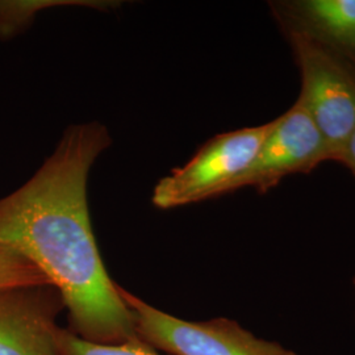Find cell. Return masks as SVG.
I'll return each mask as SVG.
<instances>
[{
    "mask_svg": "<svg viewBox=\"0 0 355 355\" xmlns=\"http://www.w3.org/2000/svg\"><path fill=\"white\" fill-rule=\"evenodd\" d=\"M111 144L101 123L73 125L36 174L0 199V248L36 267L61 293L69 330L98 343L137 336L119 284L104 266L89 217V170Z\"/></svg>",
    "mask_w": 355,
    "mask_h": 355,
    "instance_id": "1",
    "label": "cell"
},
{
    "mask_svg": "<svg viewBox=\"0 0 355 355\" xmlns=\"http://www.w3.org/2000/svg\"><path fill=\"white\" fill-rule=\"evenodd\" d=\"M136 334L168 355H299L282 343L261 338L239 321L216 318L190 321L170 315L119 286Z\"/></svg>",
    "mask_w": 355,
    "mask_h": 355,
    "instance_id": "2",
    "label": "cell"
},
{
    "mask_svg": "<svg viewBox=\"0 0 355 355\" xmlns=\"http://www.w3.org/2000/svg\"><path fill=\"white\" fill-rule=\"evenodd\" d=\"M288 36L302 74L299 101L337 161L355 130V64L290 26Z\"/></svg>",
    "mask_w": 355,
    "mask_h": 355,
    "instance_id": "3",
    "label": "cell"
},
{
    "mask_svg": "<svg viewBox=\"0 0 355 355\" xmlns=\"http://www.w3.org/2000/svg\"><path fill=\"white\" fill-rule=\"evenodd\" d=\"M272 127L274 120L217 135L186 165L157 183L153 204L170 209L232 192L234 182L252 166Z\"/></svg>",
    "mask_w": 355,
    "mask_h": 355,
    "instance_id": "4",
    "label": "cell"
},
{
    "mask_svg": "<svg viewBox=\"0 0 355 355\" xmlns=\"http://www.w3.org/2000/svg\"><path fill=\"white\" fill-rule=\"evenodd\" d=\"M325 161H331L329 148L297 99L286 114L274 120V127L253 164L234 182L232 191L243 187L266 191L283 178L308 173Z\"/></svg>",
    "mask_w": 355,
    "mask_h": 355,
    "instance_id": "5",
    "label": "cell"
},
{
    "mask_svg": "<svg viewBox=\"0 0 355 355\" xmlns=\"http://www.w3.org/2000/svg\"><path fill=\"white\" fill-rule=\"evenodd\" d=\"M64 311L60 291L51 284L0 290V355H61Z\"/></svg>",
    "mask_w": 355,
    "mask_h": 355,
    "instance_id": "6",
    "label": "cell"
},
{
    "mask_svg": "<svg viewBox=\"0 0 355 355\" xmlns=\"http://www.w3.org/2000/svg\"><path fill=\"white\" fill-rule=\"evenodd\" d=\"M287 26L355 64V0H299L284 4Z\"/></svg>",
    "mask_w": 355,
    "mask_h": 355,
    "instance_id": "7",
    "label": "cell"
},
{
    "mask_svg": "<svg viewBox=\"0 0 355 355\" xmlns=\"http://www.w3.org/2000/svg\"><path fill=\"white\" fill-rule=\"evenodd\" d=\"M61 355H168L154 349L149 343L135 336L124 343H91L71 330L62 329L60 336Z\"/></svg>",
    "mask_w": 355,
    "mask_h": 355,
    "instance_id": "8",
    "label": "cell"
},
{
    "mask_svg": "<svg viewBox=\"0 0 355 355\" xmlns=\"http://www.w3.org/2000/svg\"><path fill=\"white\" fill-rule=\"evenodd\" d=\"M61 4V1L12 0L0 1V38L16 36L32 23L36 13L44 8Z\"/></svg>",
    "mask_w": 355,
    "mask_h": 355,
    "instance_id": "9",
    "label": "cell"
},
{
    "mask_svg": "<svg viewBox=\"0 0 355 355\" xmlns=\"http://www.w3.org/2000/svg\"><path fill=\"white\" fill-rule=\"evenodd\" d=\"M44 284H49V282L31 262L0 248V290Z\"/></svg>",
    "mask_w": 355,
    "mask_h": 355,
    "instance_id": "10",
    "label": "cell"
},
{
    "mask_svg": "<svg viewBox=\"0 0 355 355\" xmlns=\"http://www.w3.org/2000/svg\"><path fill=\"white\" fill-rule=\"evenodd\" d=\"M337 162H341L346 167H349L355 175V130L350 136V139L345 144Z\"/></svg>",
    "mask_w": 355,
    "mask_h": 355,
    "instance_id": "11",
    "label": "cell"
},
{
    "mask_svg": "<svg viewBox=\"0 0 355 355\" xmlns=\"http://www.w3.org/2000/svg\"><path fill=\"white\" fill-rule=\"evenodd\" d=\"M353 283H354V290H355V277H354V279H353Z\"/></svg>",
    "mask_w": 355,
    "mask_h": 355,
    "instance_id": "12",
    "label": "cell"
}]
</instances>
